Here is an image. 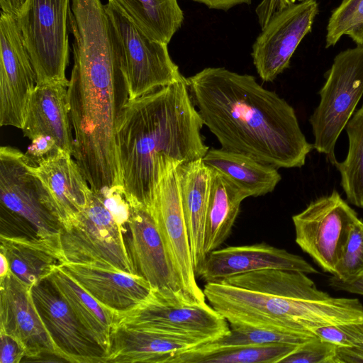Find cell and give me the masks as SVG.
<instances>
[{"label":"cell","mask_w":363,"mask_h":363,"mask_svg":"<svg viewBox=\"0 0 363 363\" xmlns=\"http://www.w3.org/2000/svg\"><path fill=\"white\" fill-rule=\"evenodd\" d=\"M326 28V48L335 46L344 35L363 45V0H342L331 12Z\"/></svg>","instance_id":"obj_32"},{"label":"cell","mask_w":363,"mask_h":363,"mask_svg":"<svg viewBox=\"0 0 363 363\" xmlns=\"http://www.w3.org/2000/svg\"><path fill=\"white\" fill-rule=\"evenodd\" d=\"M333 363H363V344L348 347H336Z\"/></svg>","instance_id":"obj_39"},{"label":"cell","mask_w":363,"mask_h":363,"mask_svg":"<svg viewBox=\"0 0 363 363\" xmlns=\"http://www.w3.org/2000/svg\"><path fill=\"white\" fill-rule=\"evenodd\" d=\"M106 8L121 45L129 100L185 79L167 43L150 39L109 3Z\"/></svg>","instance_id":"obj_10"},{"label":"cell","mask_w":363,"mask_h":363,"mask_svg":"<svg viewBox=\"0 0 363 363\" xmlns=\"http://www.w3.org/2000/svg\"><path fill=\"white\" fill-rule=\"evenodd\" d=\"M27 0H0L1 11L11 14L17 17Z\"/></svg>","instance_id":"obj_42"},{"label":"cell","mask_w":363,"mask_h":363,"mask_svg":"<svg viewBox=\"0 0 363 363\" xmlns=\"http://www.w3.org/2000/svg\"><path fill=\"white\" fill-rule=\"evenodd\" d=\"M345 129L349 142L347 154L335 166L347 201L363 208V105L353 113Z\"/></svg>","instance_id":"obj_30"},{"label":"cell","mask_w":363,"mask_h":363,"mask_svg":"<svg viewBox=\"0 0 363 363\" xmlns=\"http://www.w3.org/2000/svg\"><path fill=\"white\" fill-rule=\"evenodd\" d=\"M94 340L107 354L117 315L83 289L60 266L46 278Z\"/></svg>","instance_id":"obj_26"},{"label":"cell","mask_w":363,"mask_h":363,"mask_svg":"<svg viewBox=\"0 0 363 363\" xmlns=\"http://www.w3.org/2000/svg\"><path fill=\"white\" fill-rule=\"evenodd\" d=\"M0 252L8 260L10 271L32 287L65 262L60 247L50 241L27 235L1 234Z\"/></svg>","instance_id":"obj_24"},{"label":"cell","mask_w":363,"mask_h":363,"mask_svg":"<svg viewBox=\"0 0 363 363\" xmlns=\"http://www.w3.org/2000/svg\"><path fill=\"white\" fill-rule=\"evenodd\" d=\"M209 169L210 184L203 238L206 256L218 249L228 238L241 203L250 197L226 175L215 169Z\"/></svg>","instance_id":"obj_25"},{"label":"cell","mask_w":363,"mask_h":363,"mask_svg":"<svg viewBox=\"0 0 363 363\" xmlns=\"http://www.w3.org/2000/svg\"><path fill=\"white\" fill-rule=\"evenodd\" d=\"M209 304L229 324L305 333L326 325L363 323L356 298H337L319 290L306 274L264 269L206 283Z\"/></svg>","instance_id":"obj_4"},{"label":"cell","mask_w":363,"mask_h":363,"mask_svg":"<svg viewBox=\"0 0 363 363\" xmlns=\"http://www.w3.org/2000/svg\"><path fill=\"white\" fill-rule=\"evenodd\" d=\"M333 276L343 281L363 276V221L359 218L351 230Z\"/></svg>","instance_id":"obj_33"},{"label":"cell","mask_w":363,"mask_h":363,"mask_svg":"<svg viewBox=\"0 0 363 363\" xmlns=\"http://www.w3.org/2000/svg\"><path fill=\"white\" fill-rule=\"evenodd\" d=\"M204 4L211 9L226 11L231 8L240 4H250L252 0H192Z\"/></svg>","instance_id":"obj_41"},{"label":"cell","mask_w":363,"mask_h":363,"mask_svg":"<svg viewBox=\"0 0 363 363\" xmlns=\"http://www.w3.org/2000/svg\"><path fill=\"white\" fill-rule=\"evenodd\" d=\"M152 40L169 43L184 21L177 0H108Z\"/></svg>","instance_id":"obj_28"},{"label":"cell","mask_w":363,"mask_h":363,"mask_svg":"<svg viewBox=\"0 0 363 363\" xmlns=\"http://www.w3.org/2000/svg\"><path fill=\"white\" fill-rule=\"evenodd\" d=\"M25 356L23 346L11 336L0 331V362L19 363Z\"/></svg>","instance_id":"obj_37"},{"label":"cell","mask_w":363,"mask_h":363,"mask_svg":"<svg viewBox=\"0 0 363 363\" xmlns=\"http://www.w3.org/2000/svg\"><path fill=\"white\" fill-rule=\"evenodd\" d=\"M116 323L189 338L199 345L219 338L230 330L227 320L206 302L174 304L152 290L138 306L119 315Z\"/></svg>","instance_id":"obj_11"},{"label":"cell","mask_w":363,"mask_h":363,"mask_svg":"<svg viewBox=\"0 0 363 363\" xmlns=\"http://www.w3.org/2000/svg\"><path fill=\"white\" fill-rule=\"evenodd\" d=\"M176 171L182 208L196 274L206 257L203 252V238L210 169L203 162L202 159H199L178 165Z\"/></svg>","instance_id":"obj_23"},{"label":"cell","mask_w":363,"mask_h":363,"mask_svg":"<svg viewBox=\"0 0 363 363\" xmlns=\"http://www.w3.org/2000/svg\"><path fill=\"white\" fill-rule=\"evenodd\" d=\"M297 347L272 344L228 347L186 357L177 363H280Z\"/></svg>","instance_id":"obj_31"},{"label":"cell","mask_w":363,"mask_h":363,"mask_svg":"<svg viewBox=\"0 0 363 363\" xmlns=\"http://www.w3.org/2000/svg\"><path fill=\"white\" fill-rule=\"evenodd\" d=\"M297 1H306V0H297Z\"/></svg>","instance_id":"obj_44"},{"label":"cell","mask_w":363,"mask_h":363,"mask_svg":"<svg viewBox=\"0 0 363 363\" xmlns=\"http://www.w3.org/2000/svg\"><path fill=\"white\" fill-rule=\"evenodd\" d=\"M297 0H262L255 9L259 23L263 28L278 12Z\"/></svg>","instance_id":"obj_38"},{"label":"cell","mask_w":363,"mask_h":363,"mask_svg":"<svg viewBox=\"0 0 363 363\" xmlns=\"http://www.w3.org/2000/svg\"><path fill=\"white\" fill-rule=\"evenodd\" d=\"M358 219L356 211L335 189L292 216L295 241L323 271L334 275Z\"/></svg>","instance_id":"obj_9"},{"label":"cell","mask_w":363,"mask_h":363,"mask_svg":"<svg viewBox=\"0 0 363 363\" xmlns=\"http://www.w3.org/2000/svg\"><path fill=\"white\" fill-rule=\"evenodd\" d=\"M0 206L27 222L38 238L60 246L62 225L52 199L30 158L10 146L0 148Z\"/></svg>","instance_id":"obj_8"},{"label":"cell","mask_w":363,"mask_h":363,"mask_svg":"<svg viewBox=\"0 0 363 363\" xmlns=\"http://www.w3.org/2000/svg\"><path fill=\"white\" fill-rule=\"evenodd\" d=\"M200 114L186 78L125 104L117 130V148L125 197L149 208L164 175L202 159L208 150Z\"/></svg>","instance_id":"obj_3"},{"label":"cell","mask_w":363,"mask_h":363,"mask_svg":"<svg viewBox=\"0 0 363 363\" xmlns=\"http://www.w3.org/2000/svg\"><path fill=\"white\" fill-rule=\"evenodd\" d=\"M149 209L189 303H204L203 290L196 279L176 168L167 172L161 180Z\"/></svg>","instance_id":"obj_14"},{"label":"cell","mask_w":363,"mask_h":363,"mask_svg":"<svg viewBox=\"0 0 363 363\" xmlns=\"http://www.w3.org/2000/svg\"><path fill=\"white\" fill-rule=\"evenodd\" d=\"M202 161L208 167L226 175L249 196H264L273 191L281 179L274 166L221 147L208 149Z\"/></svg>","instance_id":"obj_27"},{"label":"cell","mask_w":363,"mask_h":363,"mask_svg":"<svg viewBox=\"0 0 363 363\" xmlns=\"http://www.w3.org/2000/svg\"><path fill=\"white\" fill-rule=\"evenodd\" d=\"M37 75L16 17L1 11L0 125L22 129Z\"/></svg>","instance_id":"obj_13"},{"label":"cell","mask_w":363,"mask_h":363,"mask_svg":"<svg viewBox=\"0 0 363 363\" xmlns=\"http://www.w3.org/2000/svg\"><path fill=\"white\" fill-rule=\"evenodd\" d=\"M31 294L58 358L72 363H105L106 352L82 325L48 280L33 286Z\"/></svg>","instance_id":"obj_16"},{"label":"cell","mask_w":363,"mask_h":363,"mask_svg":"<svg viewBox=\"0 0 363 363\" xmlns=\"http://www.w3.org/2000/svg\"><path fill=\"white\" fill-rule=\"evenodd\" d=\"M229 331L213 341L202 343L177 354L170 363L208 352L240 346L285 344L298 346L318 336L313 333H296L243 324H229Z\"/></svg>","instance_id":"obj_29"},{"label":"cell","mask_w":363,"mask_h":363,"mask_svg":"<svg viewBox=\"0 0 363 363\" xmlns=\"http://www.w3.org/2000/svg\"><path fill=\"white\" fill-rule=\"evenodd\" d=\"M328 285L336 291H344L363 296V276L350 281H343L335 276L328 279Z\"/></svg>","instance_id":"obj_40"},{"label":"cell","mask_w":363,"mask_h":363,"mask_svg":"<svg viewBox=\"0 0 363 363\" xmlns=\"http://www.w3.org/2000/svg\"><path fill=\"white\" fill-rule=\"evenodd\" d=\"M319 95V104L309 118L313 148L335 165L337 140L363 96V45L334 57Z\"/></svg>","instance_id":"obj_6"},{"label":"cell","mask_w":363,"mask_h":363,"mask_svg":"<svg viewBox=\"0 0 363 363\" xmlns=\"http://www.w3.org/2000/svg\"><path fill=\"white\" fill-rule=\"evenodd\" d=\"M198 345L189 338L116 323L105 363H169L177 354Z\"/></svg>","instance_id":"obj_22"},{"label":"cell","mask_w":363,"mask_h":363,"mask_svg":"<svg viewBox=\"0 0 363 363\" xmlns=\"http://www.w3.org/2000/svg\"><path fill=\"white\" fill-rule=\"evenodd\" d=\"M126 245L136 274L158 296L174 304L189 303L149 208L129 203Z\"/></svg>","instance_id":"obj_12"},{"label":"cell","mask_w":363,"mask_h":363,"mask_svg":"<svg viewBox=\"0 0 363 363\" xmlns=\"http://www.w3.org/2000/svg\"><path fill=\"white\" fill-rule=\"evenodd\" d=\"M68 28L72 155L91 190L123 186L117 130L129 94L118 37L101 0H71Z\"/></svg>","instance_id":"obj_1"},{"label":"cell","mask_w":363,"mask_h":363,"mask_svg":"<svg viewBox=\"0 0 363 363\" xmlns=\"http://www.w3.org/2000/svg\"><path fill=\"white\" fill-rule=\"evenodd\" d=\"M71 0H27L16 17L37 75V85L62 84L69 60L68 17Z\"/></svg>","instance_id":"obj_7"},{"label":"cell","mask_w":363,"mask_h":363,"mask_svg":"<svg viewBox=\"0 0 363 363\" xmlns=\"http://www.w3.org/2000/svg\"><path fill=\"white\" fill-rule=\"evenodd\" d=\"M72 155L60 150L31 169L48 191L62 227L69 225L86 206L91 187Z\"/></svg>","instance_id":"obj_20"},{"label":"cell","mask_w":363,"mask_h":363,"mask_svg":"<svg viewBox=\"0 0 363 363\" xmlns=\"http://www.w3.org/2000/svg\"><path fill=\"white\" fill-rule=\"evenodd\" d=\"M264 269L318 272L302 257L266 242L216 249L207 255L196 275L206 283Z\"/></svg>","instance_id":"obj_18"},{"label":"cell","mask_w":363,"mask_h":363,"mask_svg":"<svg viewBox=\"0 0 363 363\" xmlns=\"http://www.w3.org/2000/svg\"><path fill=\"white\" fill-rule=\"evenodd\" d=\"M320 339L337 347H354L363 344V323H345L326 325L313 330Z\"/></svg>","instance_id":"obj_35"},{"label":"cell","mask_w":363,"mask_h":363,"mask_svg":"<svg viewBox=\"0 0 363 363\" xmlns=\"http://www.w3.org/2000/svg\"><path fill=\"white\" fill-rule=\"evenodd\" d=\"M319 11L316 0L294 3L282 9L262 28L252 57L259 77L273 82L289 67L298 45L312 30Z\"/></svg>","instance_id":"obj_15"},{"label":"cell","mask_w":363,"mask_h":363,"mask_svg":"<svg viewBox=\"0 0 363 363\" xmlns=\"http://www.w3.org/2000/svg\"><path fill=\"white\" fill-rule=\"evenodd\" d=\"M60 150L55 140L46 135H39L31 140V143L25 153L33 162L51 156Z\"/></svg>","instance_id":"obj_36"},{"label":"cell","mask_w":363,"mask_h":363,"mask_svg":"<svg viewBox=\"0 0 363 363\" xmlns=\"http://www.w3.org/2000/svg\"><path fill=\"white\" fill-rule=\"evenodd\" d=\"M0 331L24 348L25 358L36 360L57 353L34 303L31 287L10 271L0 278Z\"/></svg>","instance_id":"obj_17"},{"label":"cell","mask_w":363,"mask_h":363,"mask_svg":"<svg viewBox=\"0 0 363 363\" xmlns=\"http://www.w3.org/2000/svg\"><path fill=\"white\" fill-rule=\"evenodd\" d=\"M336 347L317 337L298 346L280 363H333Z\"/></svg>","instance_id":"obj_34"},{"label":"cell","mask_w":363,"mask_h":363,"mask_svg":"<svg viewBox=\"0 0 363 363\" xmlns=\"http://www.w3.org/2000/svg\"><path fill=\"white\" fill-rule=\"evenodd\" d=\"M72 128L67 87L62 84L36 85L21 129L24 136L30 140L39 135L50 136L60 149L72 155Z\"/></svg>","instance_id":"obj_21"},{"label":"cell","mask_w":363,"mask_h":363,"mask_svg":"<svg viewBox=\"0 0 363 363\" xmlns=\"http://www.w3.org/2000/svg\"><path fill=\"white\" fill-rule=\"evenodd\" d=\"M186 81L203 125L221 148L278 169L305 164L314 148L303 133L294 108L255 77L206 67Z\"/></svg>","instance_id":"obj_2"},{"label":"cell","mask_w":363,"mask_h":363,"mask_svg":"<svg viewBox=\"0 0 363 363\" xmlns=\"http://www.w3.org/2000/svg\"><path fill=\"white\" fill-rule=\"evenodd\" d=\"M126 231L101 192L91 190L84 209L60 230V247L65 263H96L138 275L125 240Z\"/></svg>","instance_id":"obj_5"},{"label":"cell","mask_w":363,"mask_h":363,"mask_svg":"<svg viewBox=\"0 0 363 363\" xmlns=\"http://www.w3.org/2000/svg\"><path fill=\"white\" fill-rule=\"evenodd\" d=\"M10 272L9 264L4 254L0 252V278L6 276Z\"/></svg>","instance_id":"obj_43"},{"label":"cell","mask_w":363,"mask_h":363,"mask_svg":"<svg viewBox=\"0 0 363 363\" xmlns=\"http://www.w3.org/2000/svg\"><path fill=\"white\" fill-rule=\"evenodd\" d=\"M83 289L117 317L138 306L150 294L149 283L138 275L96 263L60 265Z\"/></svg>","instance_id":"obj_19"}]
</instances>
